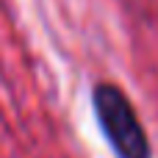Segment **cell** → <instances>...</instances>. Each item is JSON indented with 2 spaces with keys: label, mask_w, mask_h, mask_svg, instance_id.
<instances>
[{
  "label": "cell",
  "mask_w": 158,
  "mask_h": 158,
  "mask_svg": "<svg viewBox=\"0 0 158 158\" xmlns=\"http://www.w3.org/2000/svg\"><path fill=\"white\" fill-rule=\"evenodd\" d=\"M94 117L100 122L103 136L108 139L111 150L119 158H150V139L144 125L139 122V114L128 94L114 83H97L92 92Z\"/></svg>",
  "instance_id": "6da1fadb"
}]
</instances>
